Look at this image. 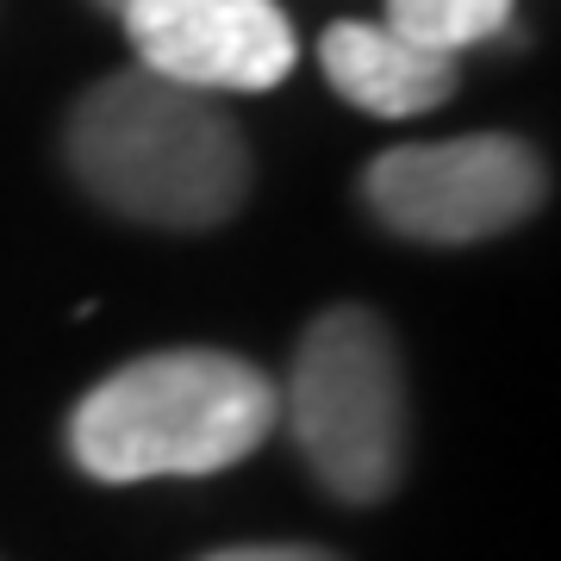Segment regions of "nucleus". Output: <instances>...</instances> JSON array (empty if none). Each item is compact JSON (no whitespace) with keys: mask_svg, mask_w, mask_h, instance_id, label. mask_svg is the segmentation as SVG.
Wrapping results in <instances>:
<instances>
[{"mask_svg":"<svg viewBox=\"0 0 561 561\" xmlns=\"http://www.w3.org/2000/svg\"><path fill=\"white\" fill-rule=\"evenodd\" d=\"M76 181L119 219L213 231L250 194V144L213 94L119 69L94 81L62 131Z\"/></svg>","mask_w":561,"mask_h":561,"instance_id":"nucleus-1","label":"nucleus"},{"mask_svg":"<svg viewBox=\"0 0 561 561\" xmlns=\"http://www.w3.org/2000/svg\"><path fill=\"white\" fill-rule=\"evenodd\" d=\"M280 393L256 362L225 350H162L88 387L69 419V456L106 486L162 474H219L256 456Z\"/></svg>","mask_w":561,"mask_h":561,"instance_id":"nucleus-2","label":"nucleus"},{"mask_svg":"<svg viewBox=\"0 0 561 561\" xmlns=\"http://www.w3.org/2000/svg\"><path fill=\"white\" fill-rule=\"evenodd\" d=\"M287 424L337 500L375 505L405 468V375L400 350L375 312L331 306L312 319L287 381Z\"/></svg>","mask_w":561,"mask_h":561,"instance_id":"nucleus-3","label":"nucleus"},{"mask_svg":"<svg viewBox=\"0 0 561 561\" xmlns=\"http://www.w3.org/2000/svg\"><path fill=\"white\" fill-rule=\"evenodd\" d=\"M362 194L375 219L419 243H481L542 206V162L512 131L449 144H400L368 162Z\"/></svg>","mask_w":561,"mask_h":561,"instance_id":"nucleus-4","label":"nucleus"},{"mask_svg":"<svg viewBox=\"0 0 561 561\" xmlns=\"http://www.w3.org/2000/svg\"><path fill=\"white\" fill-rule=\"evenodd\" d=\"M119 13L138 69L201 94H262L300 57L275 0H119Z\"/></svg>","mask_w":561,"mask_h":561,"instance_id":"nucleus-5","label":"nucleus"},{"mask_svg":"<svg viewBox=\"0 0 561 561\" xmlns=\"http://www.w3.org/2000/svg\"><path fill=\"white\" fill-rule=\"evenodd\" d=\"M319 69L350 106L375 113V119H412V113H437L456 94V57L419 50L387 25L337 20L319 38Z\"/></svg>","mask_w":561,"mask_h":561,"instance_id":"nucleus-6","label":"nucleus"},{"mask_svg":"<svg viewBox=\"0 0 561 561\" xmlns=\"http://www.w3.org/2000/svg\"><path fill=\"white\" fill-rule=\"evenodd\" d=\"M505 20H512V0H387V32L437 57H456L468 44L505 32Z\"/></svg>","mask_w":561,"mask_h":561,"instance_id":"nucleus-7","label":"nucleus"},{"mask_svg":"<svg viewBox=\"0 0 561 561\" xmlns=\"http://www.w3.org/2000/svg\"><path fill=\"white\" fill-rule=\"evenodd\" d=\"M206 561H337L324 549H306V542H243V549H219Z\"/></svg>","mask_w":561,"mask_h":561,"instance_id":"nucleus-8","label":"nucleus"},{"mask_svg":"<svg viewBox=\"0 0 561 561\" xmlns=\"http://www.w3.org/2000/svg\"><path fill=\"white\" fill-rule=\"evenodd\" d=\"M106 7H119V0H106Z\"/></svg>","mask_w":561,"mask_h":561,"instance_id":"nucleus-9","label":"nucleus"}]
</instances>
